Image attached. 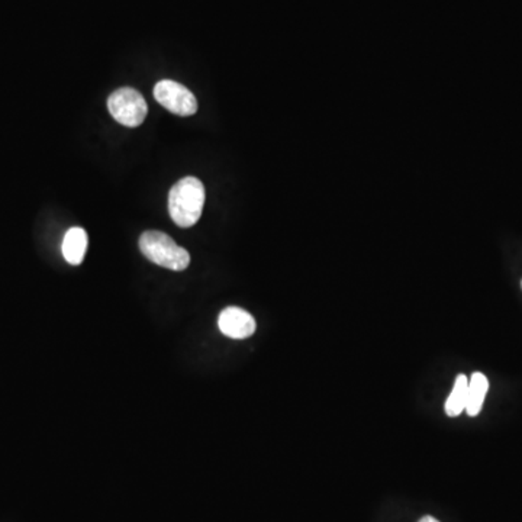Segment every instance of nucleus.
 <instances>
[{"label": "nucleus", "mask_w": 522, "mask_h": 522, "mask_svg": "<svg viewBox=\"0 0 522 522\" xmlns=\"http://www.w3.org/2000/svg\"><path fill=\"white\" fill-rule=\"evenodd\" d=\"M205 198V186L198 177L189 175L173 184L168 193V212L175 226H195L202 215Z\"/></svg>", "instance_id": "nucleus-1"}, {"label": "nucleus", "mask_w": 522, "mask_h": 522, "mask_svg": "<svg viewBox=\"0 0 522 522\" xmlns=\"http://www.w3.org/2000/svg\"><path fill=\"white\" fill-rule=\"evenodd\" d=\"M140 248L150 261L168 270H186L191 264L187 250L175 244V241L161 231H145L140 236Z\"/></svg>", "instance_id": "nucleus-2"}, {"label": "nucleus", "mask_w": 522, "mask_h": 522, "mask_svg": "<svg viewBox=\"0 0 522 522\" xmlns=\"http://www.w3.org/2000/svg\"><path fill=\"white\" fill-rule=\"evenodd\" d=\"M107 109L121 125L135 128L144 123L149 107L144 96L133 88H121L107 98Z\"/></svg>", "instance_id": "nucleus-3"}, {"label": "nucleus", "mask_w": 522, "mask_h": 522, "mask_svg": "<svg viewBox=\"0 0 522 522\" xmlns=\"http://www.w3.org/2000/svg\"><path fill=\"white\" fill-rule=\"evenodd\" d=\"M154 98L161 107L177 116H192L198 112L195 95L175 81H161L154 86Z\"/></svg>", "instance_id": "nucleus-4"}, {"label": "nucleus", "mask_w": 522, "mask_h": 522, "mask_svg": "<svg viewBox=\"0 0 522 522\" xmlns=\"http://www.w3.org/2000/svg\"><path fill=\"white\" fill-rule=\"evenodd\" d=\"M218 327L224 336L234 339H245L257 329L256 320L252 313L238 306H229L219 313Z\"/></svg>", "instance_id": "nucleus-5"}, {"label": "nucleus", "mask_w": 522, "mask_h": 522, "mask_svg": "<svg viewBox=\"0 0 522 522\" xmlns=\"http://www.w3.org/2000/svg\"><path fill=\"white\" fill-rule=\"evenodd\" d=\"M89 238L83 228L74 227L65 233L63 240V256L65 261L72 266L83 263L84 256L88 252Z\"/></svg>", "instance_id": "nucleus-6"}, {"label": "nucleus", "mask_w": 522, "mask_h": 522, "mask_svg": "<svg viewBox=\"0 0 522 522\" xmlns=\"http://www.w3.org/2000/svg\"><path fill=\"white\" fill-rule=\"evenodd\" d=\"M489 381L483 373L476 372L472 374L467 388V404H466V412L469 416H476L481 414L483 408L484 398L488 395Z\"/></svg>", "instance_id": "nucleus-7"}, {"label": "nucleus", "mask_w": 522, "mask_h": 522, "mask_svg": "<svg viewBox=\"0 0 522 522\" xmlns=\"http://www.w3.org/2000/svg\"><path fill=\"white\" fill-rule=\"evenodd\" d=\"M467 388H469V379L466 374H458L454 381V388L450 397L446 402V414L449 416H458L461 412L466 411L467 404Z\"/></svg>", "instance_id": "nucleus-8"}, {"label": "nucleus", "mask_w": 522, "mask_h": 522, "mask_svg": "<svg viewBox=\"0 0 522 522\" xmlns=\"http://www.w3.org/2000/svg\"><path fill=\"white\" fill-rule=\"evenodd\" d=\"M420 522H440V521L439 519H435L434 517H430V515H427V517H424V518H421Z\"/></svg>", "instance_id": "nucleus-9"}]
</instances>
